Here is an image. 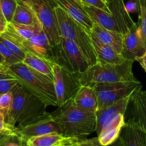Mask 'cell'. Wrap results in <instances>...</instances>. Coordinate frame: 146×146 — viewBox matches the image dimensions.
<instances>
[{
	"instance_id": "7a4b0ae2",
	"label": "cell",
	"mask_w": 146,
	"mask_h": 146,
	"mask_svg": "<svg viewBox=\"0 0 146 146\" xmlns=\"http://www.w3.org/2000/svg\"><path fill=\"white\" fill-rule=\"evenodd\" d=\"M9 70L26 91L39 98L46 106L57 107L52 78L32 69L22 61L9 66Z\"/></svg>"
},
{
	"instance_id": "7bdbcfd3",
	"label": "cell",
	"mask_w": 146,
	"mask_h": 146,
	"mask_svg": "<svg viewBox=\"0 0 146 146\" xmlns=\"http://www.w3.org/2000/svg\"><path fill=\"white\" fill-rule=\"evenodd\" d=\"M0 64H3V65H5V60H4V57L2 56V55L1 54V53H0Z\"/></svg>"
},
{
	"instance_id": "7402d4cb",
	"label": "cell",
	"mask_w": 146,
	"mask_h": 146,
	"mask_svg": "<svg viewBox=\"0 0 146 146\" xmlns=\"http://www.w3.org/2000/svg\"><path fill=\"white\" fill-rule=\"evenodd\" d=\"M51 61L30 51H27L22 62L32 69L42 73L53 79Z\"/></svg>"
},
{
	"instance_id": "8d00e7d4",
	"label": "cell",
	"mask_w": 146,
	"mask_h": 146,
	"mask_svg": "<svg viewBox=\"0 0 146 146\" xmlns=\"http://www.w3.org/2000/svg\"><path fill=\"white\" fill-rule=\"evenodd\" d=\"M84 144L85 146H101L97 137L91 138V139L84 140Z\"/></svg>"
},
{
	"instance_id": "6da1fadb",
	"label": "cell",
	"mask_w": 146,
	"mask_h": 146,
	"mask_svg": "<svg viewBox=\"0 0 146 146\" xmlns=\"http://www.w3.org/2000/svg\"><path fill=\"white\" fill-rule=\"evenodd\" d=\"M54 120L60 125L62 134L65 136L81 138L96 131L95 113L77 108L70 101L52 113Z\"/></svg>"
},
{
	"instance_id": "ab89813d",
	"label": "cell",
	"mask_w": 146,
	"mask_h": 146,
	"mask_svg": "<svg viewBox=\"0 0 146 146\" xmlns=\"http://www.w3.org/2000/svg\"><path fill=\"white\" fill-rule=\"evenodd\" d=\"M108 146H123V141H122L121 138L119 137L115 142H113V143L110 144V145H109Z\"/></svg>"
},
{
	"instance_id": "d4e9b609",
	"label": "cell",
	"mask_w": 146,
	"mask_h": 146,
	"mask_svg": "<svg viewBox=\"0 0 146 146\" xmlns=\"http://www.w3.org/2000/svg\"><path fill=\"white\" fill-rule=\"evenodd\" d=\"M7 29L17 34L20 38L29 39L34 36L37 32L42 29L40 24L37 25H25L14 22H9L7 24Z\"/></svg>"
},
{
	"instance_id": "7dc6e473",
	"label": "cell",
	"mask_w": 146,
	"mask_h": 146,
	"mask_svg": "<svg viewBox=\"0 0 146 146\" xmlns=\"http://www.w3.org/2000/svg\"><path fill=\"white\" fill-rule=\"evenodd\" d=\"M0 113H3V114H4V115H5V114H6V111H4V110L1 109V108H0Z\"/></svg>"
},
{
	"instance_id": "74e56055",
	"label": "cell",
	"mask_w": 146,
	"mask_h": 146,
	"mask_svg": "<svg viewBox=\"0 0 146 146\" xmlns=\"http://www.w3.org/2000/svg\"><path fill=\"white\" fill-rule=\"evenodd\" d=\"M135 61H137L140 64V65L141 66L142 68L146 73V52L144 54H143L141 56L136 58Z\"/></svg>"
},
{
	"instance_id": "484cf974",
	"label": "cell",
	"mask_w": 146,
	"mask_h": 146,
	"mask_svg": "<svg viewBox=\"0 0 146 146\" xmlns=\"http://www.w3.org/2000/svg\"><path fill=\"white\" fill-rule=\"evenodd\" d=\"M0 41H1L6 46L11 49L20 59H21V61L24 59L27 51L8 32L5 31L1 35H0Z\"/></svg>"
},
{
	"instance_id": "5b68a950",
	"label": "cell",
	"mask_w": 146,
	"mask_h": 146,
	"mask_svg": "<svg viewBox=\"0 0 146 146\" xmlns=\"http://www.w3.org/2000/svg\"><path fill=\"white\" fill-rule=\"evenodd\" d=\"M80 4L93 22L108 30L125 34L135 24L126 9L123 0H109L110 13L92 6Z\"/></svg>"
},
{
	"instance_id": "1f68e13d",
	"label": "cell",
	"mask_w": 146,
	"mask_h": 146,
	"mask_svg": "<svg viewBox=\"0 0 146 146\" xmlns=\"http://www.w3.org/2000/svg\"><path fill=\"white\" fill-rule=\"evenodd\" d=\"M12 100L13 96L11 91L0 95V108L5 111L6 113L11 107V104H12Z\"/></svg>"
},
{
	"instance_id": "8fae6325",
	"label": "cell",
	"mask_w": 146,
	"mask_h": 146,
	"mask_svg": "<svg viewBox=\"0 0 146 146\" xmlns=\"http://www.w3.org/2000/svg\"><path fill=\"white\" fill-rule=\"evenodd\" d=\"M15 132L19 139L23 141L50 133H62L60 125L55 121L52 113L48 112L33 118L22 126L15 128Z\"/></svg>"
},
{
	"instance_id": "ac0fdd59",
	"label": "cell",
	"mask_w": 146,
	"mask_h": 146,
	"mask_svg": "<svg viewBox=\"0 0 146 146\" xmlns=\"http://www.w3.org/2000/svg\"><path fill=\"white\" fill-rule=\"evenodd\" d=\"M90 35L102 44L113 47L117 52L121 54L124 34L108 30L98 24L93 23L90 31Z\"/></svg>"
},
{
	"instance_id": "e0dca14e",
	"label": "cell",
	"mask_w": 146,
	"mask_h": 146,
	"mask_svg": "<svg viewBox=\"0 0 146 146\" xmlns=\"http://www.w3.org/2000/svg\"><path fill=\"white\" fill-rule=\"evenodd\" d=\"M82 139L75 137L65 136L58 133L32 137L26 141L29 146H67L80 142Z\"/></svg>"
},
{
	"instance_id": "ffe728a7",
	"label": "cell",
	"mask_w": 146,
	"mask_h": 146,
	"mask_svg": "<svg viewBox=\"0 0 146 146\" xmlns=\"http://www.w3.org/2000/svg\"><path fill=\"white\" fill-rule=\"evenodd\" d=\"M120 137L123 146H146V133L129 119L122 129Z\"/></svg>"
},
{
	"instance_id": "8992f818",
	"label": "cell",
	"mask_w": 146,
	"mask_h": 146,
	"mask_svg": "<svg viewBox=\"0 0 146 146\" xmlns=\"http://www.w3.org/2000/svg\"><path fill=\"white\" fill-rule=\"evenodd\" d=\"M54 11L60 36L74 42L84 54L89 65L96 64L97 57L93 48L90 33L70 17L61 7L57 6Z\"/></svg>"
},
{
	"instance_id": "c3c4849f",
	"label": "cell",
	"mask_w": 146,
	"mask_h": 146,
	"mask_svg": "<svg viewBox=\"0 0 146 146\" xmlns=\"http://www.w3.org/2000/svg\"><path fill=\"white\" fill-rule=\"evenodd\" d=\"M143 94L146 96V91H143Z\"/></svg>"
},
{
	"instance_id": "ba28073f",
	"label": "cell",
	"mask_w": 146,
	"mask_h": 146,
	"mask_svg": "<svg viewBox=\"0 0 146 146\" xmlns=\"http://www.w3.org/2000/svg\"><path fill=\"white\" fill-rule=\"evenodd\" d=\"M97 98V112L131 96L142 88L140 81H123L112 84H98L92 86Z\"/></svg>"
},
{
	"instance_id": "4316f807",
	"label": "cell",
	"mask_w": 146,
	"mask_h": 146,
	"mask_svg": "<svg viewBox=\"0 0 146 146\" xmlns=\"http://www.w3.org/2000/svg\"><path fill=\"white\" fill-rule=\"evenodd\" d=\"M19 84L18 79L8 72H0V95L10 92Z\"/></svg>"
},
{
	"instance_id": "d6a6232c",
	"label": "cell",
	"mask_w": 146,
	"mask_h": 146,
	"mask_svg": "<svg viewBox=\"0 0 146 146\" xmlns=\"http://www.w3.org/2000/svg\"><path fill=\"white\" fill-rule=\"evenodd\" d=\"M18 138L15 131H9L0 133V146H4L9 141Z\"/></svg>"
},
{
	"instance_id": "d6986e66",
	"label": "cell",
	"mask_w": 146,
	"mask_h": 146,
	"mask_svg": "<svg viewBox=\"0 0 146 146\" xmlns=\"http://www.w3.org/2000/svg\"><path fill=\"white\" fill-rule=\"evenodd\" d=\"M72 101L80 109L95 113L97 112V98L92 86H81Z\"/></svg>"
},
{
	"instance_id": "cb8c5ba5",
	"label": "cell",
	"mask_w": 146,
	"mask_h": 146,
	"mask_svg": "<svg viewBox=\"0 0 146 146\" xmlns=\"http://www.w3.org/2000/svg\"><path fill=\"white\" fill-rule=\"evenodd\" d=\"M11 21L17 23V24H25V25L40 24L34 11L30 7V6L19 0L18 4H17V9H16Z\"/></svg>"
},
{
	"instance_id": "7c38bea8",
	"label": "cell",
	"mask_w": 146,
	"mask_h": 146,
	"mask_svg": "<svg viewBox=\"0 0 146 146\" xmlns=\"http://www.w3.org/2000/svg\"><path fill=\"white\" fill-rule=\"evenodd\" d=\"M6 31H7L13 38H15L26 51H30L50 61H52V48L50 46L47 35L42 29L40 30L34 36L29 39L20 38L7 28Z\"/></svg>"
},
{
	"instance_id": "52a82bcc",
	"label": "cell",
	"mask_w": 146,
	"mask_h": 146,
	"mask_svg": "<svg viewBox=\"0 0 146 146\" xmlns=\"http://www.w3.org/2000/svg\"><path fill=\"white\" fill-rule=\"evenodd\" d=\"M51 65L57 107L60 108L70 102L80 89L81 86L79 78L80 74L72 72L52 61Z\"/></svg>"
},
{
	"instance_id": "30bf717a",
	"label": "cell",
	"mask_w": 146,
	"mask_h": 146,
	"mask_svg": "<svg viewBox=\"0 0 146 146\" xmlns=\"http://www.w3.org/2000/svg\"><path fill=\"white\" fill-rule=\"evenodd\" d=\"M52 53V61L65 67L72 72L82 74L90 66L79 47L66 38H61L60 44Z\"/></svg>"
},
{
	"instance_id": "b9f144b4",
	"label": "cell",
	"mask_w": 146,
	"mask_h": 146,
	"mask_svg": "<svg viewBox=\"0 0 146 146\" xmlns=\"http://www.w3.org/2000/svg\"><path fill=\"white\" fill-rule=\"evenodd\" d=\"M137 4H142L143 6L146 7V0H135Z\"/></svg>"
},
{
	"instance_id": "44dd1931",
	"label": "cell",
	"mask_w": 146,
	"mask_h": 146,
	"mask_svg": "<svg viewBox=\"0 0 146 146\" xmlns=\"http://www.w3.org/2000/svg\"><path fill=\"white\" fill-rule=\"evenodd\" d=\"M91 38L93 48L97 57V61H102L112 64H121L125 62L126 59L113 47L100 42L92 36Z\"/></svg>"
},
{
	"instance_id": "4dcf8cb0",
	"label": "cell",
	"mask_w": 146,
	"mask_h": 146,
	"mask_svg": "<svg viewBox=\"0 0 146 146\" xmlns=\"http://www.w3.org/2000/svg\"><path fill=\"white\" fill-rule=\"evenodd\" d=\"M78 1L82 4L92 6L96 8L100 9L110 13L108 5L109 0H78Z\"/></svg>"
},
{
	"instance_id": "836d02e7",
	"label": "cell",
	"mask_w": 146,
	"mask_h": 146,
	"mask_svg": "<svg viewBox=\"0 0 146 146\" xmlns=\"http://www.w3.org/2000/svg\"><path fill=\"white\" fill-rule=\"evenodd\" d=\"M9 131H15V128H12L7 123L4 114L0 113V133Z\"/></svg>"
},
{
	"instance_id": "3957f363",
	"label": "cell",
	"mask_w": 146,
	"mask_h": 146,
	"mask_svg": "<svg viewBox=\"0 0 146 146\" xmlns=\"http://www.w3.org/2000/svg\"><path fill=\"white\" fill-rule=\"evenodd\" d=\"M12 104L5 114L7 123L12 128L24 125L46 112L45 104L26 91L19 83L12 90Z\"/></svg>"
},
{
	"instance_id": "f6af8a7d",
	"label": "cell",
	"mask_w": 146,
	"mask_h": 146,
	"mask_svg": "<svg viewBox=\"0 0 146 146\" xmlns=\"http://www.w3.org/2000/svg\"><path fill=\"white\" fill-rule=\"evenodd\" d=\"M19 142H20V145H21V146H29L28 144H27V142H26V141L19 140Z\"/></svg>"
},
{
	"instance_id": "ee69618b",
	"label": "cell",
	"mask_w": 146,
	"mask_h": 146,
	"mask_svg": "<svg viewBox=\"0 0 146 146\" xmlns=\"http://www.w3.org/2000/svg\"><path fill=\"white\" fill-rule=\"evenodd\" d=\"M82 142H83V140H82L80 142L77 143H74V144H71V145H69L67 146H82Z\"/></svg>"
},
{
	"instance_id": "603a6c76",
	"label": "cell",
	"mask_w": 146,
	"mask_h": 146,
	"mask_svg": "<svg viewBox=\"0 0 146 146\" xmlns=\"http://www.w3.org/2000/svg\"><path fill=\"white\" fill-rule=\"evenodd\" d=\"M131 96L126 97L123 99L120 100L118 102L104 108L102 111L96 113V116H97V126H96V133L97 134L100 131L103 123L106 120V118L111 114L115 113H123L125 114L127 108L129 107L130 100H131Z\"/></svg>"
},
{
	"instance_id": "277c9868",
	"label": "cell",
	"mask_w": 146,
	"mask_h": 146,
	"mask_svg": "<svg viewBox=\"0 0 146 146\" xmlns=\"http://www.w3.org/2000/svg\"><path fill=\"white\" fill-rule=\"evenodd\" d=\"M134 61L125 60L121 64H112L97 61L84 72L79 74L81 86L112 84L123 81H137L133 72Z\"/></svg>"
},
{
	"instance_id": "60d3db41",
	"label": "cell",
	"mask_w": 146,
	"mask_h": 146,
	"mask_svg": "<svg viewBox=\"0 0 146 146\" xmlns=\"http://www.w3.org/2000/svg\"><path fill=\"white\" fill-rule=\"evenodd\" d=\"M9 67L5 65L0 64V72H8Z\"/></svg>"
},
{
	"instance_id": "f546056e",
	"label": "cell",
	"mask_w": 146,
	"mask_h": 146,
	"mask_svg": "<svg viewBox=\"0 0 146 146\" xmlns=\"http://www.w3.org/2000/svg\"><path fill=\"white\" fill-rule=\"evenodd\" d=\"M0 53L5 60L6 66L8 67L13 64L22 61L21 59H20L11 49L6 46L1 41H0Z\"/></svg>"
},
{
	"instance_id": "5bb4252c",
	"label": "cell",
	"mask_w": 146,
	"mask_h": 146,
	"mask_svg": "<svg viewBox=\"0 0 146 146\" xmlns=\"http://www.w3.org/2000/svg\"><path fill=\"white\" fill-rule=\"evenodd\" d=\"M145 52L146 48L137 32V23H135L124 34L121 54L125 59L135 61Z\"/></svg>"
},
{
	"instance_id": "e575fe53",
	"label": "cell",
	"mask_w": 146,
	"mask_h": 146,
	"mask_svg": "<svg viewBox=\"0 0 146 146\" xmlns=\"http://www.w3.org/2000/svg\"><path fill=\"white\" fill-rule=\"evenodd\" d=\"M125 8L129 13L135 12L138 11V4L135 0H128L125 4Z\"/></svg>"
},
{
	"instance_id": "bcb514c9",
	"label": "cell",
	"mask_w": 146,
	"mask_h": 146,
	"mask_svg": "<svg viewBox=\"0 0 146 146\" xmlns=\"http://www.w3.org/2000/svg\"><path fill=\"white\" fill-rule=\"evenodd\" d=\"M19 1H22V2L25 3V4H29V3L30 0H19Z\"/></svg>"
},
{
	"instance_id": "2e32d148",
	"label": "cell",
	"mask_w": 146,
	"mask_h": 146,
	"mask_svg": "<svg viewBox=\"0 0 146 146\" xmlns=\"http://www.w3.org/2000/svg\"><path fill=\"white\" fill-rule=\"evenodd\" d=\"M53 1L90 34L94 22L83 9L78 0H53Z\"/></svg>"
},
{
	"instance_id": "f1b7e54d",
	"label": "cell",
	"mask_w": 146,
	"mask_h": 146,
	"mask_svg": "<svg viewBox=\"0 0 146 146\" xmlns=\"http://www.w3.org/2000/svg\"><path fill=\"white\" fill-rule=\"evenodd\" d=\"M138 4V22L137 32L146 48V7L142 4Z\"/></svg>"
},
{
	"instance_id": "f35d334b",
	"label": "cell",
	"mask_w": 146,
	"mask_h": 146,
	"mask_svg": "<svg viewBox=\"0 0 146 146\" xmlns=\"http://www.w3.org/2000/svg\"><path fill=\"white\" fill-rule=\"evenodd\" d=\"M17 139H19V138H15V139L11 140V141H9V142H7L4 146H21L19 141V143H17L14 141L15 140Z\"/></svg>"
},
{
	"instance_id": "4fadbf2b",
	"label": "cell",
	"mask_w": 146,
	"mask_h": 146,
	"mask_svg": "<svg viewBox=\"0 0 146 146\" xmlns=\"http://www.w3.org/2000/svg\"><path fill=\"white\" fill-rule=\"evenodd\" d=\"M125 124V113H115L109 115L97 133V138L101 146H108L115 142L120 137Z\"/></svg>"
},
{
	"instance_id": "d590c367",
	"label": "cell",
	"mask_w": 146,
	"mask_h": 146,
	"mask_svg": "<svg viewBox=\"0 0 146 146\" xmlns=\"http://www.w3.org/2000/svg\"><path fill=\"white\" fill-rule=\"evenodd\" d=\"M7 24H8V22L7 21L6 19L4 18L1 11H0V35H1L3 33L6 31L7 28Z\"/></svg>"
},
{
	"instance_id": "9c48e42d",
	"label": "cell",
	"mask_w": 146,
	"mask_h": 146,
	"mask_svg": "<svg viewBox=\"0 0 146 146\" xmlns=\"http://www.w3.org/2000/svg\"><path fill=\"white\" fill-rule=\"evenodd\" d=\"M29 5L34 11L42 29L47 35L53 51L61 40L54 11L57 5L53 0H30Z\"/></svg>"
},
{
	"instance_id": "9a60e30c",
	"label": "cell",
	"mask_w": 146,
	"mask_h": 146,
	"mask_svg": "<svg viewBox=\"0 0 146 146\" xmlns=\"http://www.w3.org/2000/svg\"><path fill=\"white\" fill-rule=\"evenodd\" d=\"M130 105L128 119L146 133V96L143 94L142 88L137 90L132 95Z\"/></svg>"
},
{
	"instance_id": "83f0119b",
	"label": "cell",
	"mask_w": 146,
	"mask_h": 146,
	"mask_svg": "<svg viewBox=\"0 0 146 146\" xmlns=\"http://www.w3.org/2000/svg\"><path fill=\"white\" fill-rule=\"evenodd\" d=\"M18 0H0V11L8 23L12 21Z\"/></svg>"
}]
</instances>
